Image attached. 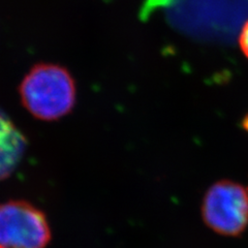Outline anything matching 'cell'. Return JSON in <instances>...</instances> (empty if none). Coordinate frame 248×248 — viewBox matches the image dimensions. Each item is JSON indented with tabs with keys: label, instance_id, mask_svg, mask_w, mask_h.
<instances>
[{
	"label": "cell",
	"instance_id": "obj_4",
	"mask_svg": "<svg viewBox=\"0 0 248 248\" xmlns=\"http://www.w3.org/2000/svg\"><path fill=\"white\" fill-rule=\"evenodd\" d=\"M26 140L2 110H0V180L17 169L25 153Z\"/></svg>",
	"mask_w": 248,
	"mask_h": 248
},
{
	"label": "cell",
	"instance_id": "obj_5",
	"mask_svg": "<svg viewBox=\"0 0 248 248\" xmlns=\"http://www.w3.org/2000/svg\"><path fill=\"white\" fill-rule=\"evenodd\" d=\"M239 43L240 48H241L244 55L248 58V21L245 23V25L241 30V33H240Z\"/></svg>",
	"mask_w": 248,
	"mask_h": 248
},
{
	"label": "cell",
	"instance_id": "obj_1",
	"mask_svg": "<svg viewBox=\"0 0 248 248\" xmlns=\"http://www.w3.org/2000/svg\"><path fill=\"white\" fill-rule=\"evenodd\" d=\"M22 103L34 117L57 120L73 110L76 85L64 67L42 63L31 68L20 85Z\"/></svg>",
	"mask_w": 248,
	"mask_h": 248
},
{
	"label": "cell",
	"instance_id": "obj_3",
	"mask_svg": "<svg viewBox=\"0 0 248 248\" xmlns=\"http://www.w3.org/2000/svg\"><path fill=\"white\" fill-rule=\"evenodd\" d=\"M51 231L45 214L27 202L0 205V248H45Z\"/></svg>",
	"mask_w": 248,
	"mask_h": 248
},
{
	"label": "cell",
	"instance_id": "obj_2",
	"mask_svg": "<svg viewBox=\"0 0 248 248\" xmlns=\"http://www.w3.org/2000/svg\"><path fill=\"white\" fill-rule=\"evenodd\" d=\"M207 226L226 236H237L248 224V191L234 181L216 182L208 189L202 207Z\"/></svg>",
	"mask_w": 248,
	"mask_h": 248
},
{
	"label": "cell",
	"instance_id": "obj_6",
	"mask_svg": "<svg viewBox=\"0 0 248 248\" xmlns=\"http://www.w3.org/2000/svg\"><path fill=\"white\" fill-rule=\"evenodd\" d=\"M247 191H248V188H247Z\"/></svg>",
	"mask_w": 248,
	"mask_h": 248
}]
</instances>
